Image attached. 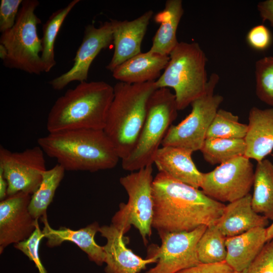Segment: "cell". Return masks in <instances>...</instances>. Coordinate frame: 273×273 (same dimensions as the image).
Wrapping results in <instances>:
<instances>
[{
  "mask_svg": "<svg viewBox=\"0 0 273 273\" xmlns=\"http://www.w3.org/2000/svg\"><path fill=\"white\" fill-rule=\"evenodd\" d=\"M152 227L159 236L215 224L225 205L202 191L159 172L153 179Z\"/></svg>",
  "mask_w": 273,
  "mask_h": 273,
  "instance_id": "6da1fadb",
  "label": "cell"
},
{
  "mask_svg": "<svg viewBox=\"0 0 273 273\" xmlns=\"http://www.w3.org/2000/svg\"><path fill=\"white\" fill-rule=\"evenodd\" d=\"M44 154L68 171L91 172L114 168L120 159L103 129L49 133L37 140Z\"/></svg>",
  "mask_w": 273,
  "mask_h": 273,
  "instance_id": "7a4b0ae2",
  "label": "cell"
},
{
  "mask_svg": "<svg viewBox=\"0 0 273 273\" xmlns=\"http://www.w3.org/2000/svg\"><path fill=\"white\" fill-rule=\"evenodd\" d=\"M114 97V87L103 81H84L58 98L47 117L49 133L104 129Z\"/></svg>",
  "mask_w": 273,
  "mask_h": 273,
  "instance_id": "3957f363",
  "label": "cell"
},
{
  "mask_svg": "<svg viewBox=\"0 0 273 273\" xmlns=\"http://www.w3.org/2000/svg\"><path fill=\"white\" fill-rule=\"evenodd\" d=\"M108 110L104 131L121 159L133 150L145 121L149 100L157 89L155 81L118 82Z\"/></svg>",
  "mask_w": 273,
  "mask_h": 273,
  "instance_id": "277c9868",
  "label": "cell"
},
{
  "mask_svg": "<svg viewBox=\"0 0 273 273\" xmlns=\"http://www.w3.org/2000/svg\"><path fill=\"white\" fill-rule=\"evenodd\" d=\"M169 58L164 72L155 83L157 88L174 89L177 109L181 110L205 92L208 81L207 58L198 43L178 42Z\"/></svg>",
  "mask_w": 273,
  "mask_h": 273,
  "instance_id": "5b68a950",
  "label": "cell"
},
{
  "mask_svg": "<svg viewBox=\"0 0 273 273\" xmlns=\"http://www.w3.org/2000/svg\"><path fill=\"white\" fill-rule=\"evenodd\" d=\"M175 97L168 88H157L150 97L145 122L130 154L121 159L122 168L135 171L154 164L155 155L177 116Z\"/></svg>",
  "mask_w": 273,
  "mask_h": 273,
  "instance_id": "8992f818",
  "label": "cell"
},
{
  "mask_svg": "<svg viewBox=\"0 0 273 273\" xmlns=\"http://www.w3.org/2000/svg\"><path fill=\"white\" fill-rule=\"evenodd\" d=\"M39 5L36 0H24L14 26L2 33L0 44L7 51L3 64L6 67L39 75L44 72L41 59V40L37 26L41 23L34 12Z\"/></svg>",
  "mask_w": 273,
  "mask_h": 273,
  "instance_id": "52a82bcc",
  "label": "cell"
},
{
  "mask_svg": "<svg viewBox=\"0 0 273 273\" xmlns=\"http://www.w3.org/2000/svg\"><path fill=\"white\" fill-rule=\"evenodd\" d=\"M152 173L151 165L120 178V183L128 195V201L119 204V210L111 220V224L124 234L133 226L145 245L152 234L154 210Z\"/></svg>",
  "mask_w": 273,
  "mask_h": 273,
  "instance_id": "ba28073f",
  "label": "cell"
},
{
  "mask_svg": "<svg viewBox=\"0 0 273 273\" xmlns=\"http://www.w3.org/2000/svg\"><path fill=\"white\" fill-rule=\"evenodd\" d=\"M219 79L217 74H211L204 93L191 103L192 110L183 120L170 127L162 146L177 147L193 152L200 150L208 129L223 100L222 96L214 93Z\"/></svg>",
  "mask_w": 273,
  "mask_h": 273,
  "instance_id": "9c48e42d",
  "label": "cell"
},
{
  "mask_svg": "<svg viewBox=\"0 0 273 273\" xmlns=\"http://www.w3.org/2000/svg\"><path fill=\"white\" fill-rule=\"evenodd\" d=\"M254 170L245 156L219 165L202 173L200 188L210 198L220 202H232L249 194L253 184Z\"/></svg>",
  "mask_w": 273,
  "mask_h": 273,
  "instance_id": "30bf717a",
  "label": "cell"
},
{
  "mask_svg": "<svg viewBox=\"0 0 273 273\" xmlns=\"http://www.w3.org/2000/svg\"><path fill=\"white\" fill-rule=\"evenodd\" d=\"M0 169L8 184V196L20 192L32 195L47 169L44 153L39 146L22 152H12L1 146Z\"/></svg>",
  "mask_w": 273,
  "mask_h": 273,
  "instance_id": "8fae6325",
  "label": "cell"
},
{
  "mask_svg": "<svg viewBox=\"0 0 273 273\" xmlns=\"http://www.w3.org/2000/svg\"><path fill=\"white\" fill-rule=\"evenodd\" d=\"M207 227L201 225L191 231L159 236L161 245L148 256H155L157 262L146 273H176L200 263L197 246Z\"/></svg>",
  "mask_w": 273,
  "mask_h": 273,
  "instance_id": "7c38bea8",
  "label": "cell"
},
{
  "mask_svg": "<svg viewBox=\"0 0 273 273\" xmlns=\"http://www.w3.org/2000/svg\"><path fill=\"white\" fill-rule=\"evenodd\" d=\"M113 42L111 23L105 22L100 27L93 24L85 26L82 42L73 59L72 68L53 79L49 83L57 90L63 89L73 81H87L90 66L97 55Z\"/></svg>",
  "mask_w": 273,
  "mask_h": 273,
  "instance_id": "4fadbf2b",
  "label": "cell"
},
{
  "mask_svg": "<svg viewBox=\"0 0 273 273\" xmlns=\"http://www.w3.org/2000/svg\"><path fill=\"white\" fill-rule=\"evenodd\" d=\"M31 195L22 192L8 196L0 202V254L9 245L29 238L38 220L28 209Z\"/></svg>",
  "mask_w": 273,
  "mask_h": 273,
  "instance_id": "5bb4252c",
  "label": "cell"
},
{
  "mask_svg": "<svg viewBox=\"0 0 273 273\" xmlns=\"http://www.w3.org/2000/svg\"><path fill=\"white\" fill-rule=\"evenodd\" d=\"M99 232L107 240L103 246L105 273H140L147 265L157 262L155 256L144 259L127 248L124 233L112 224L100 226Z\"/></svg>",
  "mask_w": 273,
  "mask_h": 273,
  "instance_id": "9a60e30c",
  "label": "cell"
},
{
  "mask_svg": "<svg viewBox=\"0 0 273 273\" xmlns=\"http://www.w3.org/2000/svg\"><path fill=\"white\" fill-rule=\"evenodd\" d=\"M153 11L148 10L131 20L110 19L114 50L106 68L112 72L117 66L141 53V44Z\"/></svg>",
  "mask_w": 273,
  "mask_h": 273,
  "instance_id": "2e32d148",
  "label": "cell"
},
{
  "mask_svg": "<svg viewBox=\"0 0 273 273\" xmlns=\"http://www.w3.org/2000/svg\"><path fill=\"white\" fill-rule=\"evenodd\" d=\"M43 223L42 229L44 238L47 239V245L53 248L61 245L65 241L72 242L84 252L88 259L97 265L101 266L105 263V253L103 246L97 244L95 240L100 226L95 221L84 228L73 230L65 227L56 230L51 227L46 214L40 218Z\"/></svg>",
  "mask_w": 273,
  "mask_h": 273,
  "instance_id": "e0dca14e",
  "label": "cell"
},
{
  "mask_svg": "<svg viewBox=\"0 0 273 273\" xmlns=\"http://www.w3.org/2000/svg\"><path fill=\"white\" fill-rule=\"evenodd\" d=\"M191 151L174 146H162L157 151L154 164L159 172L199 189L202 173L197 168L192 158Z\"/></svg>",
  "mask_w": 273,
  "mask_h": 273,
  "instance_id": "ac0fdd59",
  "label": "cell"
},
{
  "mask_svg": "<svg viewBox=\"0 0 273 273\" xmlns=\"http://www.w3.org/2000/svg\"><path fill=\"white\" fill-rule=\"evenodd\" d=\"M252 195L229 203L215 225L226 238L241 235L254 228H266L269 220L256 212L251 203Z\"/></svg>",
  "mask_w": 273,
  "mask_h": 273,
  "instance_id": "d6986e66",
  "label": "cell"
},
{
  "mask_svg": "<svg viewBox=\"0 0 273 273\" xmlns=\"http://www.w3.org/2000/svg\"><path fill=\"white\" fill-rule=\"evenodd\" d=\"M247 131L244 141L245 156L260 161L273 150V107H252L249 113Z\"/></svg>",
  "mask_w": 273,
  "mask_h": 273,
  "instance_id": "ffe728a7",
  "label": "cell"
},
{
  "mask_svg": "<svg viewBox=\"0 0 273 273\" xmlns=\"http://www.w3.org/2000/svg\"><path fill=\"white\" fill-rule=\"evenodd\" d=\"M169 56L155 53L149 50L129 59L117 66L112 72L119 82L129 84L155 81L169 61Z\"/></svg>",
  "mask_w": 273,
  "mask_h": 273,
  "instance_id": "44dd1931",
  "label": "cell"
},
{
  "mask_svg": "<svg viewBox=\"0 0 273 273\" xmlns=\"http://www.w3.org/2000/svg\"><path fill=\"white\" fill-rule=\"evenodd\" d=\"M266 242V228L261 227L226 238L225 262L235 272H242L257 257Z\"/></svg>",
  "mask_w": 273,
  "mask_h": 273,
  "instance_id": "7402d4cb",
  "label": "cell"
},
{
  "mask_svg": "<svg viewBox=\"0 0 273 273\" xmlns=\"http://www.w3.org/2000/svg\"><path fill=\"white\" fill-rule=\"evenodd\" d=\"M184 14L181 0H167L163 10L154 17L155 22L160 24L152 40L150 51L169 56L178 44L176 32Z\"/></svg>",
  "mask_w": 273,
  "mask_h": 273,
  "instance_id": "603a6c76",
  "label": "cell"
},
{
  "mask_svg": "<svg viewBox=\"0 0 273 273\" xmlns=\"http://www.w3.org/2000/svg\"><path fill=\"white\" fill-rule=\"evenodd\" d=\"M251 203L253 210L273 221V163L264 159L254 170Z\"/></svg>",
  "mask_w": 273,
  "mask_h": 273,
  "instance_id": "cb8c5ba5",
  "label": "cell"
},
{
  "mask_svg": "<svg viewBox=\"0 0 273 273\" xmlns=\"http://www.w3.org/2000/svg\"><path fill=\"white\" fill-rule=\"evenodd\" d=\"M65 170L59 164L42 173L41 182L31 195L28 209L32 217L38 220L47 214L48 206L52 203L55 192L63 179Z\"/></svg>",
  "mask_w": 273,
  "mask_h": 273,
  "instance_id": "d4e9b609",
  "label": "cell"
},
{
  "mask_svg": "<svg viewBox=\"0 0 273 273\" xmlns=\"http://www.w3.org/2000/svg\"><path fill=\"white\" fill-rule=\"evenodd\" d=\"M79 0L70 2L63 8L52 13L42 26L41 59L44 72H48L56 64L54 47L57 36L66 18Z\"/></svg>",
  "mask_w": 273,
  "mask_h": 273,
  "instance_id": "484cf974",
  "label": "cell"
},
{
  "mask_svg": "<svg viewBox=\"0 0 273 273\" xmlns=\"http://www.w3.org/2000/svg\"><path fill=\"white\" fill-rule=\"evenodd\" d=\"M200 151L206 162L220 165L245 156L246 144L244 139L206 138Z\"/></svg>",
  "mask_w": 273,
  "mask_h": 273,
  "instance_id": "4316f807",
  "label": "cell"
},
{
  "mask_svg": "<svg viewBox=\"0 0 273 273\" xmlns=\"http://www.w3.org/2000/svg\"><path fill=\"white\" fill-rule=\"evenodd\" d=\"M225 240L226 237L215 224L207 226L197 246L200 263L212 264L225 261Z\"/></svg>",
  "mask_w": 273,
  "mask_h": 273,
  "instance_id": "83f0119b",
  "label": "cell"
},
{
  "mask_svg": "<svg viewBox=\"0 0 273 273\" xmlns=\"http://www.w3.org/2000/svg\"><path fill=\"white\" fill-rule=\"evenodd\" d=\"M248 125L239 121L232 112L218 109L206 133V138L244 139Z\"/></svg>",
  "mask_w": 273,
  "mask_h": 273,
  "instance_id": "f1b7e54d",
  "label": "cell"
},
{
  "mask_svg": "<svg viewBox=\"0 0 273 273\" xmlns=\"http://www.w3.org/2000/svg\"><path fill=\"white\" fill-rule=\"evenodd\" d=\"M256 94L260 100L273 107V57L255 63Z\"/></svg>",
  "mask_w": 273,
  "mask_h": 273,
  "instance_id": "f546056e",
  "label": "cell"
},
{
  "mask_svg": "<svg viewBox=\"0 0 273 273\" xmlns=\"http://www.w3.org/2000/svg\"><path fill=\"white\" fill-rule=\"evenodd\" d=\"M43 238L44 235L37 223L35 231L29 238L14 244L15 248L21 251L33 262L39 273H47L41 261L39 254V244Z\"/></svg>",
  "mask_w": 273,
  "mask_h": 273,
  "instance_id": "4dcf8cb0",
  "label": "cell"
},
{
  "mask_svg": "<svg viewBox=\"0 0 273 273\" xmlns=\"http://www.w3.org/2000/svg\"><path fill=\"white\" fill-rule=\"evenodd\" d=\"M242 273H273V239L265 243L259 254Z\"/></svg>",
  "mask_w": 273,
  "mask_h": 273,
  "instance_id": "1f68e13d",
  "label": "cell"
},
{
  "mask_svg": "<svg viewBox=\"0 0 273 273\" xmlns=\"http://www.w3.org/2000/svg\"><path fill=\"white\" fill-rule=\"evenodd\" d=\"M22 0H1L0 4V31L11 29L15 24Z\"/></svg>",
  "mask_w": 273,
  "mask_h": 273,
  "instance_id": "d6a6232c",
  "label": "cell"
},
{
  "mask_svg": "<svg viewBox=\"0 0 273 273\" xmlns=\"http://www.w3.org/2000/svg\"><path fill=\"white\" fill-rule=\"evenodd\" d=\"M246 40L248 44L257 51H264L271 44L272 35L267 27L262 24L256 25L248 32Z\"/></svg>",
  "mask_w": 273,
  "mask_h": 273,
  "instance_id": "836d02e7",
  "label": "cell"
},
{
  "mask_svg": "<svg viewBox=\"0 0 273 273\" xmlns=\"http://www.w3.org/2000/svg\"><path fill=\"white\" fill-rule=\"evenodd\" d=\"M233 269L225 262L212 264L199 263L181 270L176 273H235Z\"/></svg>",
  "mask_w": 273,
  "mask_h": 273,
  "instance_id": "e575fe53",
  "label": "cell"
},
{
  "mask_svg": "<svg viewBox=\"0 0 273 273\" xmlns=\"http://www.w3.org/2000/svg\"><path fill=\"white\" fill-rule=\"evenodd\" d=\"M257 9L263 21L267 20L273 27V0H266L259 2Z\"/></svg>",
  "mask_w": 273,
  "mask_h": 273,
  "instance_id": "d590c367",
  "label": "cell"
},
{
  "mask_svg": "<svg viewBox=\"0 0 273 273\" xmlns=\"http://www.w3.org/2000/svg\"><path fill=\"white\" fill-rule=\"evenodd\" d=\"M8 184L4 177L3 172L0 169V200L2 201L6 199L7 196Z\"/></svg>",
  "mask_w": 273,
  "mask_h": 273,
  "instance_id": "8d00e7d4",
  "label": "cell"
},
{
  "mask_svg": "<svg viewBox=\"0 0 273 273\" xmlns=\"http://www.w3.org/2000/svg\"><path fill=\"white\" fill-rule=\"evenodd\" d=\"M266 241H269L273 239V222L270 226L266 228Z\"/></svg>",
  "mask_w": 273,
  "mask_h": 273,
  "instance_id": "74e56055",
  "label": "cell"
},
{
  "mask_svg": "<svg viewBox=\"0 0 273 273\" xmlns=\"http://www.w3.org/2000/svg\"><path fill=\"white\" fill-rule=\"evenodd\" d=\"M7 56V51L6 48L2 44H0V58L4 61Z\"/></svg>",
  "mask_w": 273,
  "mask_h": 273,
  "instance_id": "f35d334b",
  "label": "cell"
},
{
  "mask_svg": "<svg viewBox=\"0 0 273 273\" xmlns=\"http://www.w3.org/2000/svg\"><path fill=\"white\" fill-rule=\"evenodd\" d=\"M235 273H242V272H235Z\"/></svg>",
  "mask_w": 273,
  "mask_h": 273,
  "instance_id": "ab89813d",
  "label": "cell"
},
{
  "mask_svg": "<svg viewBox=\"0 0 273 273\" xmlns=\"http://www.w3.org/2000/svg\"><path fill=\"white\" fill-rule=\"evenodd\" d=\"M272 156H273V154H272Z\"/></svg>",
  "mask_w": 273,
  "mask_h": 273,
  "instance_id": "60d3db41",
  "label": "cell"
}]
</instances>
